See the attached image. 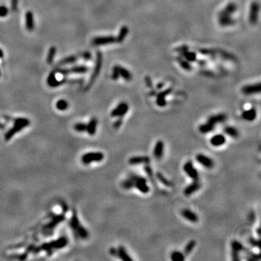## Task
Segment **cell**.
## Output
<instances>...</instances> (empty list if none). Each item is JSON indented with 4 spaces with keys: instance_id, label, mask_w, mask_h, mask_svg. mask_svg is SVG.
<instances>
[{
    "instance_id": "obj_3",
    "label": "cell",
    "mask_w": 261,
    "mask_h": 261,
    "mask_svg": "<svg viewBox=\"0 0 261 261\" xmlns=\"http://www.w3.org/2000/svg\"><path fill=\"white\" fill-rule=\"evenodd\" d=\"M14 121V125L12 128L7 132V134L5 136V141H9L12 138L13 136L15 135L17 133L20 132L22 129H25L26 127L29 126L31 124V121L28 118H18L13 120Z\"/></svg>"
},
{
    "instance_id": "obj_54",
    "label": "cell",
    "mask_w": 261,
    "mask_h": 261,
    "mask_svg": "<svg viewBox=\"0 0 261 261\" xmlns=\"http://www.w3.org/2000/svg\"><path fill=\"white\" fill-rule=\"evenodd\" d=\"M3 57H4L3 51H2V50H1V49H0V58H2Z\"/></svg>"
},
{
    "instance_id": "obj_29",
    "label": "cell",
    "mask_w": 261,
    "mask_h": 261,
    "mask_svg": "<svg viewBox=\"0 0 261 261\" xmlns=\"http://www.w3.org/2000/svg\"><path fill=\"white\" fill-rule=\"evenodd\" d=\"M181 54V56L189 63H194L197 60V54L193 52H189V50H184V51L180 52Z\"/></svg>"
},
{
    "instance_id": "obj_2",
    "label": "cell",
    "mask_w": 261,
    "mask_h": 261,
    "mask_svg": "<svg viewBox=\"0 0 261 261\" xmlns=\"http://www.w3.org/2000/svg\"><path fill=\"white\" fill-rule=\"evenodd\" d=\"M69 225H70L71 229L73 230L76 237L82 239H86L89 237V232L81 224L76 210H73V215L70 222H69Z\"/></svg>"
},
{
    "instance_id": "obj_5",
    "label": "cell",
    "mask_w": 261,
    "mask_h": 261,
    "mask_svg": "<svg viewBox=\"0 0 261 261\" xmlns=\"http://www.w3.org/2000/svg\"><path fill=\"white\" fill-rule=\"evenodd\" d=\"M129 176L132 178L134 183V188L138 189L143 194H147L149 191V187L146 184V179L143 176L137 175L136 173H130Z\"/></svg>"
},
{
    "instance_id": "obj_39",
    "label": "cell",
    "mask_w": 261,
    "mask_h": 261,
    "mask_svg": "<svg viewBox=\"0 0 261 261\" xmlns=\"http://www.w3.org/2000/svg\"><path fill=\"white\" fill-rule=\"evenodd\" d=\"M56 52H57V50H56L55 46H53L50 47L47 54V57H46V62H47L48 64H52L53 63L54 56H55L56 54Z\"/></svg>"
},
{
    "instance_id": "obj_31",
    "label": "cell",
    "mask_w": 261,
    "mask_h": 261,
    "mask_svg": "<svg viewBox=\"0 0 261 261\" xmlns=\"http://www.w3.org/2000/svg\"><path fill=\"white\" fill-rule=\"evenodd\" d=\"M129 29L127 26H122L121 29H120L119 33H118V36L116 37V41H117V42L118 43L123 42V41H124V39H125V37H126V36L128 35V33H129Z\"/></svg>"
},
{
    "instance_id": "obj_14",
    "label": "cell",
    "mask_w": 261,
    "mask_h": 261,
    "mask_svg": "<svg viewBox=\"0 0 261 261\" xmlns=\"http://www.w3.org/2000/svg\"><path fill=\"white\" fill-rule=\"evenodd\" d=\"M196 160L200 163V165H202V166H204V168L210 169L213 168L214 166V161L210 158V157L207 156V155H203V154H198L196 155Z\"/></svg>"
},
{
    "instance_id": "obj_20",
    "label": "cell",
    "mask_w": 261,
    "mask_h": 261,
    "mask_svg": "<svg viewBox=\"0 0 261 261\" xmlns=\"http://www.w3.org/2000/svg\"><path fill=\"white\" fill-rule=\"evenodd\" d=\"M181 215L185 219L188 220L189 222L191 223H197L199 221V217L194 212L191 211V210L189 209H184L181 211Z\"/></svg>"
},
{
    "instance_id": "obj_21",
    "label": "cell",
    "mask_w": 261,
    "mask_h": 261,
    "mask_svg": "<svg viewBox=\"0 0 261 261\" xmlns=\"http://www.w3.org/2000/svg\"><path fill=\"white\" fill-rule=\"evenodd\" d=\"M64 219H65V214H61V215H54V216H52V221L45 227V231H46V232H47L48 230L52 231L57 223L59 224Z\"/></svg>"
},
{
    "instance_id": "obj_47",
    "label": "cell",
    "mask_w": 261,
    "mask_h": 261,
    "mask_svg": "<svg viewBox=\"0 0 261 261\" xmlns=\"http://www.w3.org/2000/svg\"><path fill=\"white\" fill-rule=\"evenodd\" d=\"M8 14V9L7 7H5V5H2L0 6V17L1 18H4Z\"/></svg>"
},
{
    "instance_id": "obj_43",
    "label": "cell",
    "mask_w": 261,
    "mask_h": 261,
    "mask_svg": "<svg viewBox=\"0 0 261 261\" xmlns=\"http://www.w3.org/2000/svg\"><path fill=\"white\" fill-rule=\"evenodd\" d=\"M144 171L146 172V173L147 174L148 176H149V178L151 179V181L154 183L153 169H152V167L150 166L149 164H146L145 166H144Z\"/></svg>"
},
{
    "instance_id": "obj_23",
    "label": "cell",
    "mask_w": 261,
    "mask_h": 261,
    "mask_svg": "<svg viewBox=\"0 0 261 261\" xmlns=\"http://www.w3.org/2000/svg\"><path fill=\"white\" fill-rule=\"evenodd\" d=\"M257 117V111L256 109L251 108L249 110H245L242 113V118L244 120L247 121H255Z\"/></svg>"
},
{
    "instance_id": "obj_6",
    "label": "cell",
    "mask_w": 261,
    "mask_h": 261,
    "mask_svg": "<svg viewBox=\"0 0 261 261\" xmlns=\"http://www.w3.org/2000/svg\"><path fill=\"white\" fill-rule=\"evenodd\" d=\"M102 54L101 53V52L98 51L97 52V59H96V64L94 67V70L92 74H91V78H90L89 83L86 86V89H89L94 82L95 81V80L97 79V76H99V73H100L101 68H102Z\"/></svg>"
},
{
    "instance_id": "obj_35",
    "label": "cell",
    "mask_w": 261,
    "mask_h": 261,
    "mask_svg": "<svg viewBox=\"0 0 261 261\" xmlns=\"http://www.w3.org/2000/svg\"><path fill=\"white\" fill-rule=\"evenodd\" d=\"M196 242L194 241V240H190L188 243L186 245V246L184 247V255H185V256H187V255H188L190 254L191 252L193 251V249H194L195 246H196Z\"/></svg>"
},
{
    "instance_id": "obj_41",
    "label": "cell",
    "mask_w": 261,
    "mask_h": 261,
    "mask_svg": "<svg viewBox=\"0 0 261 261\" xmlns=\"http://www.w3.org/2000/svg\"><path fill=\"white\" fill-rule=\"evenodd\" d=\"M68 108V103L65 99H60L56 102V108L60 111H64Z\"/></svg>"
},
{
    "instance_id": "obj_56",
    "label": "cell",
    "mask_w": 261,
    "mask_h": 261,
    "mask_svg": "<svg viewBox=\"0 0 261 261\" xmlns=\"http://www.w3.org/2000/svg\"><path fill=\"white\" fill-rule=\"evenodd\" d=\"M0 129H4V125L2 124L1 123H0Z\"/></svg>"
},
{
    "instance_id": "obj_24",
    "label": "cell",
    "mask_w": 261,
    "mask_h": 261,
    "mask_svg": "<svg viewBox=\"0 0 261 261\" xmlns=\"http://www.w3.org/2000/svg\"><path fill=\"white\" fill-rule=\"evenodd\" d=\"M98 124V121L96 118H92L88 124H86V132L89 134L90 136H94L96 134L97 131V127Z\"/></svg>"
},
{
    "instance_id": "obj_27",
    "label": "cell",
    "mask_w": 261,
    "mask_h": 261,
    "mask_svg": "<svg viewBox=\"0 0 261 261\" xmlns=\"http://www.w3.org/2000/svg\"><path fill=\"white\" fill-rule=\"evenodd\" d=\"M26 26L29 31H33L34 29L33 15L31 11H28L26 14Z\"/></svg>"
},
{
    "instance_id": "obj_50",
    "label": "cell",
    "mask_w": 261,
    "mask_h": 261,
    "mask_svg": "<svg viewBox=\"0 0 261 261\" xmlns=\"http://www.w3.org/2000/svg\"><path fill=\"white\" fill-rule=\"evenodd\" d=\"M122 123H123V119H122V118H118V119L114 122L113 126L115 129H119V128L121 126Z\"/></svg>"
},
{
    "instance_id": "obj_22",
    "label": "cell",
    "mask_w": 261,
    "mask_h": 261,
    "mask_svg": "<svg viewBox=\"0 0 261 261\" xmlns=\"http://www.w3.org/2000/svg\"><path fill=\"white\" fill-rule=\"evenodd\" d=\"M210 144L213 146H221L226 142V137L223 134H216L210 139Z\"/></svg>"
},
{
    "instance_id": "obj_18",
    "label": "cell",
    "mask_w": 261,
    "mask_h": 261,
    "mask_svg": "<svg viewBox=\"0 0 261 261\" xmlns=\"http://www.w3.org/2000/svg\"><path fill=\"white\" fill-rule=\"evenodd\" d=\"M171 91H172V89L171 88H169V89L164 90V91H162V92L159 93L158 94H157L156 103L159 107H160V108H164V107L166 106L167 102L166 100V96L170 94L171 93Z\"/></svg>"
},
{
    "instance_id": "obj_30",
    "label": "cell",
    "mask_w": 261,
    "mask_h": 261,
    "mask_svg": "<svg viewBox=\"0 0 261 261\" xmlns=\"http://www.w3.org/2000/svg\"><path fill=\"white\" fill-rule=\"evenodd\" d=\"M214 129H215V125L208 121L207 123H203V124L200 125L199 131H200V132L202 133V134H205L209 132H211L212 131L214 130Z\"/></svg>"
},
{
    "instance_id": "obj_13",
    "label": "cell",
    "mask_w": 261,
    "mask_h": 261,
    "mask_svg": "<svg viewBox=\"0 0 261 261\" xmlns=\"http://www.w3.org/2000/svg\"><path fill=\"white\" fill-rule=\"evenodd\" d=\"M117 42L115 37L112 36H97L93 39L92 44L95 46H100V45H106Z\"/></svg>"
},
{
    "instance_id": "obj_36",
    "label": "cell",
    "mask_w": 261,
    "mask_h": 261,
    "mask_svg": "<svg viewBox=\"0 0 261 261\" xmlns=\"http://www.w3.org/2000/svg\"><path fill=\"white\" fill-rule=\"evenodd\" d=\"M121 187L124 189H131L134 188V183L130 176H128L124 181H122Z\"/></svg>"
},
{
    "instance_id": "obj_53",
    "label": "cell",
    "mask_w": 261,
    "mask_h": 261,
    "mask_svg": "<svg viewBox=\"0 0 261 261\" xmlns=\"http://www.w3.org/2000/svg\"><path fill=\"white\" fill-rule=\"evenodd\" d=\"M145 81L146 85L149 86V88H152V82H151V79H150V78L149 76H146L145 77Z\"/></svg>"
},
{
    "instance_id": "obj_51",
    "label": "cell",
    "mask_w": 261,
    "mask_h": 261,
    "mask_svg": "<svg viewBox=\"0 0 261 261\" xmlns=\"http://www.w3.org/2000/svg\"><path fill=\"white\" fill-rule=\"evenodd\" d=\"M81 56L85 60H89L91 58V54L89 52H84L83 53L81 54Z\"/></svg>"
},
{
    "instance_id": "obj_25",
    "label": "cell",
    "mask_w": 261,
    "mask_h": 261,
    "mask_svg": "<svg viewBox=\"0 0 261 261\" xmlns=\"http://www.w3.org/2000/svg\"><path fill=\"white\" fill-rule=\"evenodd\" d=\"M227 119L226 115L224 113H219L216 115H213L208 118V121L210 123H213L214 125L218 124V123H222L224 121H226Z\"/></svg>"
},
{
    "instance_id": "obj_16",
    "label": "cell",
    "mask_w": 261,
    "mask_h": 261,
    "mask_svg": "<svg viewBox=\"0 0 261 261\" xmlns=\"http://www.w3.org/2000/svg\"><path fill=\"white\" fill-rule=\"evenodd\" d=\"M66 83V79L65 78H64V79H62L60 81H58L57 78H56V72L55 70L52 71L51 73H50V76H48L47 78V84L48 85L50 86V87L52 88H55L57 87V86L62 85V84Z\"/></svg>"
},
{
    "instance_id": "obj_28",
    "label": "cell",
    "mask_w": 261,
    "mask_h": 261,
    "mask_svg": "<svg viewBox=\"0 0 261 261\" xmlns=\"http://www.w3.org/2000/svg\"><path fill=\"white\" fill-rule=\"evenodd\" d=\"M118 72H119L120 77H122L125 81L129 82L132 80L133 78L132 74H131V73L129 70H127V69L125 68V67L120 66V65H118Z\"/></svg>"
},
{
    "instance_id": "obj_11",
    "label": "cell",
    "mask_w": 261,
    "mask_h": 261,
    "mask_svg": "<svg viewBox=\"0 0 261 261\" xmlns=\"http://www.w3.org/2000/svg\"><path fill=\"white\" fill-rule=\"evenodd\" d=\"M184 170L187 175L192 180H199V173L191 161H187L184 165Z\"/></svg>"
},
{
    "instance_id": "obj_46",
    "label": "cell",
    "mask_w": 261,
    "mask_h": 261,
    "mask_svg": "<svg viewBox=\"0 0 261 261\" xmlns=\"http://www.w3.org/2000/svg\"><path fill=\"white\" fill-rule=\"evenodd\" d=\"M249 243L254 247H258L259 248V245H260V242H259L258 239H256L255 238L250 237L248 240Z\"/></svg>"
},
{
    "instance_id": "obj_37",
    "label": "cell",
    "mask_w": 261,
    "mask_h": 261,
    "mask_svg": "<svg viewBox=\"0 0 261 261\" xmlns=\"http://www.w3.org/2000/svg\"><path fill=\"white\" fill-rule=\"evenodd\" d=\"M156 178H157V180L160 182L161 184H163V185H165L167 187H172V183L170 182L168 178L165 177L161 173L157 172L156 173Z\"/></svg>"
},
{
    "instance_id": "obj_57",
    "label": "cell",
    "mask_w": 261,
    "mask_h": 261,
    "mask_svg": "<svg viewBox=\"0 0 261 261\" xmlns=\"http://www.w3.org/2000/svg\"><path fill=\"white\" fill-rule=\"evenodd\" d=\"M0 76H1V71H0Z\"/></svg>"
},
{
    "instance_id": "obj_55",
    "label": "cell",
    "mask_w": 261,
    "mask_h": 261,
    "mask_svg": "<svg viewBox=\"0 0 261 261\" xmlns=\"http://www.w3.org/2000/svg\"><path fill=\"white\" fill-rule=\"evenodd\" d=\"M163 85H164V84H163V83H160V84H159L158 85H157V87H158L160 89V88H162V86H163Z\"/></svg>"
},
{
    "instance_id": "obj_9",
    "label": "cell",
    "mask_w": 261,
    "mask_h": 261,
    "mask_svg": "<svg viewBox=\"0 0 261 261\" xmlns=\"http://www.w3.org/2000/svg\"><path fill=\"white\" fill-rule=\"evenodd\" d=\"M259 11H260V5L258 2H253L251 3L249 9V21L252 25H256L258 20Z\"/></svg>"
},
{
    "instance_id": "obj_10",
    "label": "cell",
    "mask_w": 261,
    "mask_h": 261,
    "mask_svg": "<svg viewBox=\"0 0 261 261\" xmlns=\"http://www.w3.org/2000/svg\"><path fill=\"white\" fill-rule=\"evenodd\" d=\"M129 105L126 102H122L119 103L118 106L112 110L110 115L113 118H122L129 111Z\"/></svg>"
},
{
    "instance_id": "obj_34",
    "label": "cell",
    "mask_w": 261,
    "mask_h": 261,
    "mask_svg": "<svg viewBox=\"0 0 261 261\" xmlns=\"http://www.w3.org/2000/svg\"><path fill=\"white\" fill-rule=\"evenodd\" d=\"M77 60H78V57L76 55H70L68 56V57L64 58V59L62 60L58 63L57 64V66H62V65H67V64H70V63H75Z\"/></svg>"
},
{
    "instance_id": "obj_42",
    "label": "cell",
    "mask_w": 261,
    "mask_h": 261,
    "mask_svg": "<svg viewBox=\"0 0 261 261\" xmlns=\"http://www.w3.org/2000/svg\"><path fill=\"white\" fill-rule=\"evenodd\" d=\"M74 130L77 132H85L86 131V124L84 123H77L74 125Z\"/></svg>"
},
{
    "instance_id": "obj_40",
    "label": "cell",
    "mask_w": 261,
    "mask_h": 261,
    "mask_svg": "<svg viewBox=\"0 0 261 261\" xmlns=\"http://www.w3.org/2000/svg\"><path fill=\"white\" fill-rule=\"evenodd\" d=\"M177 60L178 62V63H179V65H181V67H182V68H184L185 70H187V71L191 70V66L190 64H189V62L186 60L185 59L183 60L181 57H178L177 58Z\"/></svg>"
},
{
    "instance_id": "obj_45",
    "label": "cell",
    "mask_w": 261,
    "mask_h": 261,
    "mask_svg": "<svg viewBox=\"0 0 261 261\" xmlns=\"http://www.w3.org/2000/svg\"><path fill=\"white\" fill-rule=\"evenodd\" d=\"M112 79L113 80H118L120 78L119 72H118V65H115L112 68Z\"/></svg>"
},
{
    "instance_id": "obj_15",
    "label": "cell",
    "mask_w": 261,
    "mask_h": 261,
    "mask_svg": "<svg viewBox=\"0 0 261 261\" xmlns=\"http://www.w3.org/2000/svg\"><path fill=\"white\" fill-rule=\"evenodd\" d=\"M202 184L199 180H194L192 183L189 184L184 190V194L186 196H190V195L194 194L196 191H197L201 188Z\"/></svg>"
},
{
    "instance_id": "obj_49",
    "label": "cell",
    "mask_w": 261,
    "mask_h": 261,
    "mask_svg": "<svg viewBox=\"0 0 261 261\" xmlns=\"http://www.w3.org/2000/svg\"><path fill=\"white\" fill-rule=\"evenodd\" d=\"M18 0H11V9L13 12H15L18 7Z\"/></svg>"
},
{
    "instance_id": "obj_12",
    "label": "cell",
    "mask_w": 261,
    "mask_h": 261,
    "mask_svg": "<svg viewBox=\"0 0 261 261\" xmlns=\"http://www.w3.org/2000/svg\"><path fill=\"white\" fill-rule=\"evenodd\" d=\"M242 92L244 94L249 96L258 94L260 93V84L256 83L252 84H247L242 88Z\"/></svg>"
},
{
    "instance_id": "obj_4",
    "label": "cell",
    "mask_w": 261,
    "mask_h": 261,
    "mask_svg": "<svg viewBox=\"0 0 261 261\" xmlns=\"http://www.w3.org/2000/svg\"><path fill=\"white\" fill-rule=\"evenodd\" d=\"M67 239L65 237H60L59 239L55 240V241L49 242V243H44V245L38 247V248L34 249V252H38L41 250H45L48 252L49 253L52 252V249H58L63 248L65 247L67 244Z\"/></svg>"
},
{
    "instance_id": "obj_33",
    "label": "cell",
    "mask_w": 261,
    "mask_h": 261,
    "mask_svg": "<svg viewBox=\"0 0 261 261\" xmlns=\"http://www.w3.org/2000/svg\"><path fill=\"white\" fill-rule=\"evenodd\" d=\"M231 246H232V250L238 252H241L246 251V248L245 246L242 245L241 242L239 241H236V240H234L231 242Z\"/></svg>"
},
{
    "instance_id": "obj_44",
    "label": "cell",
    "mask_w": 261,
    "mask_h": 261,
    "mask_svg": "<svg viewBox=\"0 0 261 261\" xmlns=\"http://www.w3.org/2000/svg\"><path fill=\"white\" fill-rule=\"evenodd\" d=\"M246 259L248 261H258L260 260V255L259 253L258 254H255V253L249 252L248 255H247V258Z\"/></svg>"
},
{
    "instance_id": "obj_52",
    "label": "cell",
    "mask_w": 261,
    "mask_h": 261,
    "mask_svg": "<svg viewBox=\"0 0 261 261\" xmlns=\"http://www.w3.org/2000/svg\"><path fill=\"white\" fill-rule=\"evenodd\" d=\"M110 254L112 255V256H115L116 255H117V249L114 248V247H112V248L110 249Z\"/></svg>"
},
{
    "instance_id": "obj_38",
    "label": "cell",
    "mask_w": 261,
    "mask_h": 261,
    "mask_svg": "<svg viewBox=\"0 0 261 261\" xmlns=\"http://www.w3.org/2000/svg\"><path fill=\"white\" fill-rule=\"evenodd\" d=\"M170 259L173 261H183L185 259V255L181 252L174 251L170 255Z\"/></svg>"
},
{
    "instance_id": "obj_8",
    "label": "cell",
    "mask_w": 261,
    "mask_h": 261,
    "mask_svg": "<svg viewBox=\"0 0 261 261\" xmlns=\"http://www.w3.org/2000/svg\"><path fill=\"white\" fill-rule=\"evenodd\" d=\"M89 70L86 66L81 65V66H74L70 68H57L56 69L55 72L59 73L63 76H67L69 73H86Z\"/></svg>"
},
{
    "instance_id": "obj_48",
    "label": "cell",
    "mask_w": 261,
    "mask_h": 261,
    "mask_svg": "<svg viewBox=\"0 0 261 261\" xmlns=\"http://www.w3.org/2000/svg\"><path fill=\"white\" fill-rule=\"evenodd\" d=\"M232 259L234 261H239L240 260L239 252L232 250Z\"/></svg>"
},
{
    "instance_id": "obj_17",
    "label": "cell",
    "mask_w": 261,
    "mask_h": 261,
    "mask_svg": "<svg viewBox=\"0 0 261 261\" xmlns=\"http://www.w3.org/2000/svg\"><path fill=\"white\" fill-rule=\"evenodd\" d=\"M150 158L148 156H134L129 160V163L131 166H138L142 164H149Z\"/></svg>"
},
{
    "instance_id": "obj_32",
    "label": "cell",
    "mask_w": 261,
    "mask_h": 261,
    "mask_svg": "<svg viewBox=\"0 0 261 261\" xmlns=\"http://www.w3.org/2000/svg\"><path fill=\"white\" fill-rule=\"evenodd\" d=\"M224 133L228 136H229L232 138H237L239 136V131L236 129L235 127L233 126H226L224 128Z\"/></svg>"
},
{
    "instance_id": "obj_1",
    "label": "cell",
    "mask_w": 261,
    "mask_h": 261,
    "mask_svg": "<svg viewBox=\"0 0 261 261\" xmlns=\"http://www.w3.org/2000/svg\"><path fill=\"white\" fill-rule=\"evenodd\" d=\"M238 7L235 2H229L222 10L220 11L218 15V21L222 27H229L235 24V20L233 15L237 11Z\"/></svg>"
},
{
    "instance_id": "obj_19",
    "label": "cell",
    "mask_w": 261,
    "mask_h": 261,
    "mask_svg": "<svg viewBox=\"0 0 261 261\" xmlns=\"http://www.w3.org/2000/svg\"><path fill=\"white\" fill-rule=\"evenodd\" d=\"M164 149H165L164 142L161 140L157 141L156 144H155V147H154V151H153L154 156H155V158L157 160H160L162 158L163 155H164Z\"/></svg>"
},
{
    "instance_id": "obj_7",
    "label": "cell",
    "mask_w": 261,
    "mask_h": 261,
    "mask_svg": "<svg viewBox=\"0 0 261 261\" xmlns=\"http://www.w3.org/2000/svg\"><path fill=\"white\" fill-rule=\"evenodd\" d=\"M104 157V154L101 152H92L84 154L81 157V161L84 165H89L94 162H101Z\"/></svg>"
},
{
    "instance_id": "obj_26",
    "label": "cell",
    "mask_w": 261,
    "mask_h": 261,
    "mask_svg": "<svg viewBox=\"0 0 261 261\" xmlns=\"http://www.w3.org/2000/svg\"><path fill=\"white\" fill-rule=\"evenodd\" d=\"M116 257L119 258L121 260L124 261H133V259L131 258L130 255L128 254L126 249L123 246H119L117 248V255Z\"/></svg>"
}]
</instances>
